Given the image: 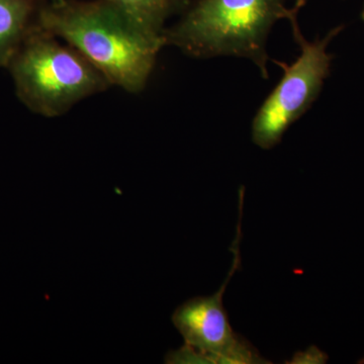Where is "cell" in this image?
<instances>
[{
  "label": "cell",
  "mask_w": 364,
  "mask_h": 364,
  "mask_svg": "<svg viewBox=\"0 0 364 364\" xmlns=\"http://www.w3.org/2000/svg\"><path fill=\"white\" fill-rule=\"evenodd\" d=\"M243 198H240L236 238L232 245L233 265L219 291L210 296H196L174 311L171 320L183 337L184 346L169 352L166 363H268L259 352L241 335L233 331L223 305V296L230 279L240 267L241 217Z\"/></svg>",
  "instance_id": "cell-4"
},
{
  "label": "cell",
  "mask_w": 364,
  "mask_h": 364,
  "mask_svg": "<svg viewBox=\"0 0 364 364\" xmlns=\"http://www.w3.org/2000/svg\"><path fill=\"white\" fill-rule=\"evenodd\" d=\"M363 21H364V9H363Z\"/></svg>",
  "instance_id": "cell-9"
},
{
  "label": "cell",
  "mask_w": 364,
  "mask_h": 364,
  "mask_svg": "<svg viewBox=\"0 0 364 364\" xmlns=\"http://www.w3.org/2000/svg\"><path fill=\"white\" fill-rule=\"evenodd\" d=\"M50 1H57V0H50Z\"/></svg>",
  "instance_id": "cell-10"
},
{
  "label": "cell",
  "mask_w": 364,
  "mask_h": 364,
  "mask_svg": "<svg viewBox=\"0 0 364 364\" xmlns=\"http://www.w3.org/2000/svg\"><path fill=\"white\" fill-rule=\"evenodd\" d=\"M124 9L145 30L164 38L167 21L181 14L191 0H109Z\"/></svg>",
  "instance_id": "cell-7"
},
{
  "label": "cell",
  "mask_w": 364,
  "mask_h": 364,
  "mask_svg": "<svg viewBox=\"0 0 364 364\" xmlns=\"http://www.w3.org/2000/svg\"><path fill=\"white\" fill-rule=\"evenodd\" d=\"M306 2H308V0H296L293 9H291L294 16H298L299 11H301V9L306 6Z\"/></svg>",
  "instance_id": "cell-8"
},
{
  "label": "cell",
  "mask_w": 364,
  "mask_h": 364,
  "mask_svg": "<svg viewBox=\"0 0 364 364\" xmlns=\"http://www.w3.org/2000/svg\"><path fill=\"white\" fill-rule=\"evenodd\" d=\"M47 0H0V68H7L25 41L39 26Z\"/></svg>",
  "instance_id": "cell-6"
},
{
  "label": "cell",
  "mask_w": 364,
  "mask_h": 364,
  "mask_svg": "<svg viewBox=\"0 0 364 364\" xmlns=\"http://www.w3.org/2000/svg\"><path fill=\"white\" fill-rule=\"evenodd\" d=\"M291 28L301 54L291 65L280 63L284 75L261 105L251 126L252 142L263 150L279 145L289 127L317 100L331 67L328 45L341 30L335 28L323 39L310 42L304 37L299 23Z\"/></svg>",
  "instance_id": "cell-5"
},
{
  "label": "cell",
  "mask_w": 364,
  "mask_h": 364,
  "mask_svg": "<svg viewBox=\"0 0 364 364\" xmlns=\"http://www.w3.org/2000/svg\"><path fill=\"white\" fill-rule=\"evenodd\" d=\"M282 20L298 23L284 0H193L167 26L165 46L193 58L247 59L268 78V36Z\"/></svg>",
  "instance_id": "cell-2"
},
{
  "label": "cell",
  "mask_w": 364,
  "mask_h": 364,
  "mask_svg": "<svg viewBox=\"0 0 364 364\" xmlns=\"http://www.w3.org/2000/svg\"><path fill=\"white\" fill-rule=\"evenodd\" d=\"M18 100L45 117L63 116L85 98L112 87L70 45L38 26L7 66Z\"/></svg>",
  "instance_id": "cell-3"
},
{
  "label": "cell",
  "mask_w": 364,
  "mask_h": 364,
  "mask_svg": "<svg viewBox=\"0 0 364 364\" xmlns=\"http://www.w3.org/2000/svg\"><path fill=\"white\" fill-rule=\"evenodd\" d=\"M39 26L77 50L112 86L133 95L145 90L165 46L109 0H47Z\"/></svg>",
  "instance_id": "cell-1"
}]
</instances>
